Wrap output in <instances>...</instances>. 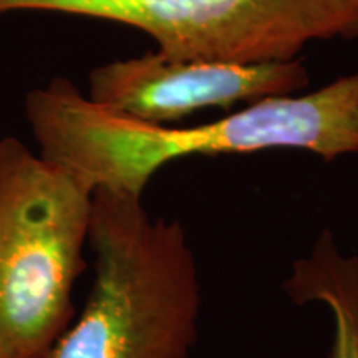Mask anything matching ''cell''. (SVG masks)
Listing matches in <instances>:
<instances>
[{
  "mask_svg": "<svg viewBox=\"0 0 358 358\" xmlns=\"http://www.w3.org/2000/svg\"><path fill=\"white\" fill-rule=\"evenodd\" d=\"M88 245L87 303L43 358H189L201 287L181 224L151 217L141 196L100 187Z\"/></svg>",
  "mask_w": 358,
  "mask_h": 358,
  "instance_id": "2",
  "label": "cell"
},
{
  "mask_svg": "<svg viewBox=\"0 0 358 358\" xmlns=\"http://www.w3.org/2000/svg\"><path fill=\"white\" fill-rule=\"evenodd\" d=\"M0 358H8V353L6 350V345H3L2 337H0Z\"/></svg>",
  "mask_w": 358,
  "mask_h": 358,
  "instance_id": "7",
  "label": "cell"
},
{
  "mask_svg": "<svg viewBox=\"0 0 358 358\" xmlns=\"http://www.w3.org/2000/svg\"><path fill=\"white\" fill-rule=\"evenodd\" d=\"M93 191L73 173L0 140V337L8 358H43L73 320Z\"/></svg>",
  "mask_w": 358,
  "mask_h": 358,
  "instance_id": "3",
  "label": "cell"
},
{
  "mask_svg": "<svg viewBox=\"0 0 358 358\" xmlns=\"http://www.w3.org/2000/svg\"><path fill=\"white\" fill-rule=\"evenodd\" d=\"M25 115L45 159L69 169L92 191L141 196L159 168L192 155L297 148L332 161L358 153V73L308 95L266 98L189 128L118 113L66 78L32 90Z\"/></svg>",
  "mask_w": 358,
  "mask_h": 358,
  "instance_id": "1",
  "label": "cell"
},
{
  "mask_svg": "<svg viewBox=\"0 0 358 358\" xmlns=\"http://www.w3.org/2000/svg\"><path fill=\"white\" fill-rule=\"evenodd\" d=\"M284 287L299 306L324 303L332 313L330 358H358V257L342 252L330 231L294 264Z\"/></svg>",
  "mask_w": 358,
  "mask_h": 358,
  "instance_id": "6",
  "label": "cell"
},
{
  "mask_svg": "<svg viewBox=\"0 0 358 358\" xmlns=\"http://www.w3.org/2000/svg\"><path fill=\"white\" fill-rule=\"evenodd\" d=\"M110 20L155 38L173 60H294L312 40L358 37V0H0V13Z\"/></svg>",
  "mask_w": 358,
  "mask_h": 358,
  "instance_id": "4",
  "label": "cell"
},
{
  "mask_svg": "<svg viewBox=\"0 0 358 358\" xmlns=\"http://www.w3.org/2000/svg\"><path fill=\"white\" fill-rule=\"evenodd\" d=\"M307 83L306 66L297 60L243 65L173 60L156 50L98 66L90 73L88 96L141 122L168 124L198 110L289 96Z\"/></svg>",
  "mask_w": 358,
  "mask_h": 358,
  "instance_id": "5",
  "label": "cell"
}]
</instances>
